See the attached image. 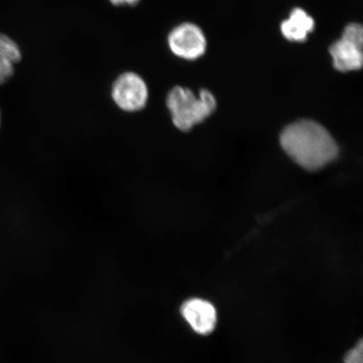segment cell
Returning a JSON list of instances; mask_svg holds the SVG:
<instances>
[{"instance_id": "6", "label": "cell", "mask_w": 363, "mask_h": 363, "mask_svg": "<svg viewBox=\"0 0 363 363\" xmlns=\"http://www.w3.org/2000/svg\"><path fill=\"white\" fill-rule=\"evenodd\" d=\"M180 312L195 333L208 335L216 329L217 311L214 305L206 299L189 298L183 303Z\"/></svg>"}, {"instance_id": "3", "label": "cell", "mask_w": 363, "mask_h": 363, "mask_svg": "<svg viewBox=\"0 0 363 363\" xmlns=\"http://www.w3.org/2000/svg\"><path fill=\"white\" fill-rule=\"evenodd\" d=\"M111 95L113 102L121 111L133 113L147 107L149 89L142 77L134 72H126L113 82Z\"/></svg>"}, {"instance_id": "1", "label": "cell", "mask_w": 363, "mask_h": 363, "mask_svg": "<svg viewBox=\"0 0 363 363\" xmlns=\"http://www.w3.org/2000/svg\"><path fill=\"white\" fill-rule=\"evenodd\" d=\"M279 143L287 156L308 172L323 169L340 154L338 143L330 131L312 120H298L285 126Z\"/></svg>"}, {"instance_id": "7", "label": "cell", "mask_w": 363, "mask_h": 363, "mask_svg": "<svg viewBox=\"0 0 363 363\" xmlns=\"http://www.w3.org/2000/svg\"><path fill=\"white\" fill-rule=\"evenodd\" d=\"M314 27L313 18L302 9L296 8L290 13L289 19L282 23L281 31L284 38L291 42H303Z\"/></svg>"}, {"instance_id": "4", "label": "cell", "mask_w": 363, "mask_h": 363, "mask_svg": "<svg viewBox=\"0 0 363 363\" xmlns=\"http://www.w3.org/2000/svg\"><path fill=\"white\" fill-rule=\"evenodd\" d=\"M363 30L356 23L345 28L342 38L330 48L333 66L340 72L360 69L363 62Z\"/></svg>"}, {"instance_id": "11", "label": "cell", "mask_w": 363, "mask_h": 363, "mask_svg": "<svg viewBox=\"0 0 363 363\" xmlns=\"http://www.w3.org/2000/svg\"><path fill=\"white\" fill-rule=\"evenodd\" d=\"M115 6H135L140 0H108Z\"/></svg>"}, {"instance_id": "2", "label": "cell", "mask_w": 363, "mask_h": 363, "mask_svg": "<svg viewBox=\"0 0 363 363\" xmlns=\"http://www.w3.org/2000/svg\"><path fill=\"white\" fill-rule=\"evenodd\" d=\"M166 104L175 128L189 133L215 112L216 99L207 89L196 95L191 89L176 86L167 94Z\"/></svg>"}, {"instance_id": "5", "label": "cell", "mask_w": 363, "mask_h": 363, "mask_svg": "<svg viewBox=\"0 0 363 363\" xmlns=\"http://www.w3.org/2000/svg\"><path fill=\"white\" fill-rule=\"evenodd\" d=\"M170 51L184 60H196L206 50V39L199 26L183 23L171 30L167 38Z\"/></svg>"}, {"instance_id": "8", "label": "cell", "mask_w": 363, "mask_h": 363, "mask_svg": "<svg viewBox=\"0 0 363 363\" xmlns=\"http://www.w3.org/2000/svg\"><path fill=\"white\" fill-rule=\"evenodd\" d=\"M21 48L15 40L6 35L0 34V59L16 65L21 60Z\"/></svg>"}, {"instance_id": "10", "label": "cell", "mask_w": 363, "mask_h": 363, "mask_svg": "<svg viewBox=\"0 0 363 363\" xmlns=\"http://www.w3.org/2000/svg\"><path fill=\"white\" fill-rule=\"evenodd\" d=\"M15 72V65L11 62L0 59V85L6 83Z\"/></svg>"}, {"instance_id": "9", "label": "cell", "mask_w": 363, "mask_h": 363, "mask_svg": "<svg viewBox=\"0 0 363 363\" xmlns=\"http://www.w3.org/2000/svg\"><path fill=\"white\" fill-rule=\"evenodd\" d=\"M362 340H360L356 346L350 349L344 357L345 363H363Z\"/></svg>"}]
</instances>
